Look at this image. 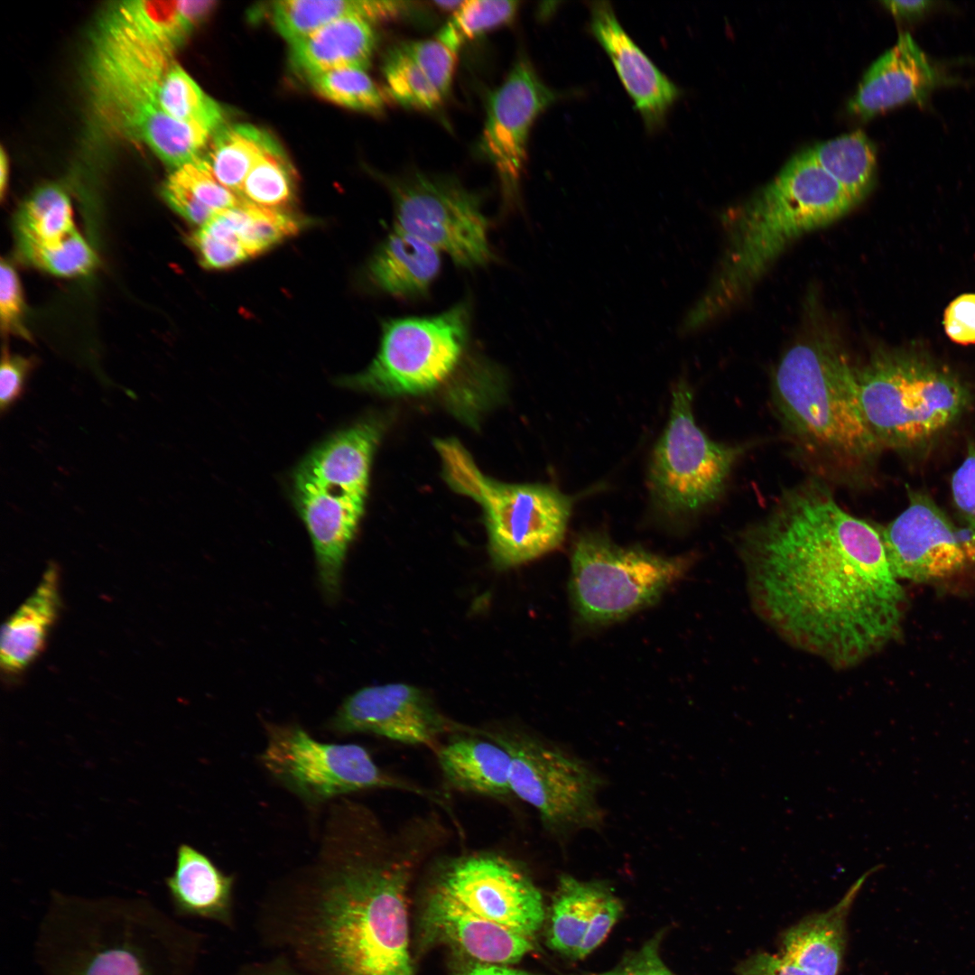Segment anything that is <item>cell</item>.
Here are the masks:
<instances>
[{
    "label": "cell",
    "instance_id": "obj_21",
    "mask_svg": "<svg viewBox=\"0 0 975 975\" xmlns=\"http://www.w3.org/2000/svg\"><path fill=\"white\" fill-rule=\"evenodd\" d=\"M590 29L613 62L645 127L649 131L659 128L680 97L677 86L627 34L609 3L590 5Z\"/></svg>",
    "mask_w": 975,
    "mask_h": 975
},
{
    "label": "cell",
    "instance_id": "obj_24",
    "mask_svg": "<svg viewBox=\"0 0 975 975\" xmlns=\"http://www.w3.org/2000/svg\"><path fill=\"white\" fill-rule=\"evenodd\" d=\"M61 608L60 571L48 564L32 594L4 624L0 664L4 673L15 676L39 656Z\"/></svg>",
    "mask_w": 975,
    "mask_h": 975
},
{
    "label": "cell",
    "instance_id": "obj_47",
    "mask_svg": "<svg viewBox=\"0 0 975 975\" xmlns=\"http://www.w3.org/2000/svg\"><path fill=\"white\" fill-rule=\"evenodd\" d=\"M32 358L3 351L0 367V413H8L22 399L28 377L34 367Z\"/></svg>",
    "mask_w": 975,
    "mask_h": 975
},
{
    "label": "cell",
    "instance_id": "obj_53",
    "mask_svg": "<svg viewBox=\"0 0 975 975\" xmlns=\"http://www.w3.org/2000/svg\"><path fill=\"white\" fill-rule=\"evenodd\" d=\"M882 4L897 18L904 20H915L923 16L933 5L934 2L929 0H895L883 1Z\"/></svg>",
    "mask_w": 975,
    "mask_h": 975
},
{
    "label": "cell",
    "instance_id": "obj_44",
    "mask_svg": "<svg viewBox=\"0 0 975 975\" xmlns=\"http://www.w3.org/2000/svg\"><path fill=\"white\" fill-rule=\"evenodd\" d=\"M398 45L446 98L454 77L457 53L437 39L407 41Z\"/></svg>",
    "mask_w": 975,
    "mask_h": 975
},
{
    "label": "cell",
    "instance_id": "obj_55",
    "mask_svg": "<svg viewBox=\"0 0 975 975\" xmlns=\"http://www.w3.org/2000/svg\"><path fill=\"white\" fill-rule=\"evenodd\" d=\"M8 173H9L8 158H7V155H6L5 152L4 151V149H2L1 156H0V190H1V196H4L5 190V187L7 185Z\"/></svg>",
    "mask_w": 975,
    "mask_h": 975
},
{
    "label": "cell",
    "instance_id": "obj_1",
    "mask_svg": "<svg viewBox=\"0 0 975 975\" xmlns=\"http://www.w3.org/2000/svg\"><path fill=\"white\" fill-rule=\"evenodd\" d=\"M738 552L753 610L793 647L850 669L897 636L906 599L880 528L823 484L783 493L744 530Z\"/></svg>",
    "mask_w": 975,
    "mask_h": 975
},
{
    "label": "cell",
    "instance_id": "obj_52",
    "mask_svg": "<svg viewBox=\"0 0 975 975\" xmlns=\"http://www.w3.org/2000/svg\"><path fill=\"white\" fill-rule=\"evenodd\" d=\"M737 975H812L796 964L766 952H758L740 961Z\"/></svg>",
    "mask_w": 975,
    "mask_h": 975
},
{
    "label": "cell",
    "instance_id": "obj_25",
    "mask_svg": "<svg viewBox=\"0 0 975 975\" xmlns=\"http://www.w3.org/2000/svg\"><path fill=\"white\" fill-rule=\"evenodd\" d=\"M474 732L455 733L436 750L444 779L463 793L494 798L512 794L508 751L488 737L484 739L471 735Z\"/></svg>",
    "mask_w": 975,
    "mask_h": 975
},
{
    "label": "cell",
    "instance_id": "obj_22",
    "mask_svg": "<svg viewBox=\"0 0 975 975\" xmlns=\"http://www.w3.org/2000/svg\"><path fill=\"white\" fill-rule=\"evenodd\" d=\"M425 917L432 931L485 964H511L534 948L532 939L480 916L433 887Z\"/></svg>",
    "mask_w": 975,
    "mask_h": 975
},
{
    "label": "cell",
    "instance_id": "obj_37",
    "mask_svg": "<svg viewBox=\"0 0 975 975\" xmlns=\"http://www.w3.org/2000/svg\"><path fill=\"white\" fill-rule=\"evenodd\" d=\"M517 9V1H462L441 28L436 39L457 53L468 42L510 22Z\"/></svg>",
    "mask_w": 975,
    "mask_h": 975
},
{
    "label": "cell",
    "instance_id": "obj_35",
    "mask_svg": "<svg viewBox=\"0 0 975 975\" xmlns=\"http://www.w3.org/2000/svg\"><path fill=\"white\" fill-rule=\"evenodd\" d=\"M160 102L163 112L174 120L199 124L213 134L224 125L220 105L177 61L163 79Z\"/></svg>",
    "mask_w": 975,
    "mask_h": 975
},
{
    "label": "cell",
    "instance_id": "obj_10",
    "mask_svg": "<svg viewBox=\"0 0 975 975\" xmlns=\"http://www.w3.org/2000/svg\"><path fill=\"white\" fill-rule=\"evenodd\" d=\"M692 560L619 546L600 533L584 534L571 553L569 592L574 612L590 627L622 620L655 603L685 574Z\"/></svg>",
    "mask_w": 975,
    "mask_h": 975
},
{
    "label": "cell",
    "instance_id": "obj_19",
    "mask_svg": "<svg viewBox=\"0 0 975 975\" xmlns=\"http://www.w3.org/2000/svg\"><path fill=\"white\" fill-rule=\"evenodd\" d=\"M329 728L427 747L436 746L442 735L472 730L446 718L423 691L401 682L365 687L349 695Z\"/></svg>",
    "mask_w": 975,
    "mask_h": 975
},
{
    "label": "cell",
    "instance_id": "obj_36",
    "mask_svg": "<svg viewBox=\"0 0 975 975\" xmlns=\"http://www.w3.org/2000/svg\"><path fill=\"white\" fill-rule=\"evenodd\" d=\"M295 194L294 174L280 145L275 143L253 166L238 196L249 203L282 209Z\"/></svg>",
    "mask_w": 975,
    "mask_h": 975
},
{
    "label": "cell",
    "instance_id": "obj_9",
    "mask_svg": "<svg viewBox=\"0 0 975 975\" xmlns=\"http://www.w3.org/2000/svg\"><path fill=\"white\" fill-rule=\"evenodd\" d=\"M443 477L458 493L483 509L493 564L515 567L536 559L562 542L574 498L552 486L506 484L485 476L454 439L434 441Z\"/></svg>",
    "mask_w": 975,
    "mask_h": 975
},
{
    "label": "cell",
    "instance_id": "obj_30",
    "mask_svg": "<svg viewBox=\"0 0 975 975\" xmlns=\"http://www.w3.org/2000/svg\"><path fill=\"white\" fill-rule=\"evenodd\" d=\"M608 884L559 877L548 914V947L572 960L585 935L595 906Z\"/></svg>",
    "mask_w": 975,
    "mask_h": 975
},
{
    "label": "cell",
    "instance_id": "obj_46",
    "mask_svg": "<svg viewBox=\"0 0 975 975\" xmlns=\"http://www.w3.org/2000/svg\"><path fill=\"white\" fill-rule=\"evenodd\" d=\"M663 934V932L655 933L639 949L627 953L614 968L589 975H677L661 957Z\"/></svg>",
    "mask_w": 975,
    "mask_h": 975
},
{
    "label": "cell",
    "instance_id": "obj_16",
    "mask_svg": "<svg viewBox=\"0 0 975 975\" xmlns=\"http://www.w3.org/2000/svg\"><path fill=\"white\" fill-rule=\"evenodd\" d=\"M445 859L433 887L480 916L534 938L546 917L543 896L518 863L488 852Z\"/></svg>",
    "mask_w": 975,
    "mask_h": 975
},
{
    "label": "cell",
    "instance_id": "obj_28",
    "mask_svg": "<svg viewBox=\"0 0 975 975\" xmlns=\"http://www.w3.org/2000/svg\"><path fill=\"white\" fill-rule=\"evenodd\" d=\"M441 255L425 241L395 228L370 259L368 278L391 296L423 295L439 275Z\"/></svg>",
    "mask_w": 975,
    "mask_h": 975
},
{
    "label": "cell",
    "instance_id": "obj_42",
    "mask_svg": "<svg viewBox=\"0 0 975 975\" xmlns=\"http://www.w3.org/2000/svg\"><path fill=\"white\" fill-rule=\"evenodd\" d=\"M21 254L32 265L60 276L85 274L96 264L92 248L78 230L55 246L27 249Z\"/></svg>",
    "mask_w": 975,
    "mask_h": 975
},
{
    "label": "cell",
    "instance_id": "obj_31",
    "mask_svg": "<svg viewBox=\"0 0 975 975\" xmlns=\"http://www.w3.org/2000/svg\"><path fill=\"white\" fill-rule=\"evenodd\" d=\"M215 1H122L111 9L148 38L174 51L213 10Z\"/></svg>",
    "mask_w": 975,
    "mask_h": 975
},
{
    "label": "cell",
    "instance_id": "obj_7",
    "mask_svg": "<svg viewBox=\"0 0 975 975\" xmlns=\"http://www.w3.org/2000/svg\"><path fill=\"white\" fill-rule=\"evenodd\" d=\"M384 424L368 419L345 429L311 451L293 474L295 506L311 536L320 583L338 599L342 568L368 491L370 466Z\"/></svg>",
    "mask_w": 975,
    "mask_h": 975
},
{
    "label": "cell",
    "instance_id": "obj_12",
    "mask_svg": "<svg viewBox=\"0 0 975 975\" xmlns=\"http://www.w3.org/2000/svg\"><path fill=\"white\" fill-rule=\"evenodd\" d=\"M266 732L262 766L307 804L374 789L413 793L442 804L437 794L383 770L360 745L321 742L297 725L268 723Z\"/></svg>",
    "mask_w": 975,
    "mask_h": 975
},
{
    "label": "cell",
    "instance_id": "obj_26",
    "mask_svg": "<svg viewBox=\"0 0 975 975\" xmlns=\"http://www.w3.org/2000/svg\"><path fill=\"white\" fill-rule=\"evenodd\" d=\"M376 44L369 22L358 16L333 21L290 43V60L307 79L334 70H367Z\"/></svg>",
    "mask_w": 975,
    "mask_h": 975
},
{
    "label": "cell",
    "instance_id": "obj_8",
    "mask_svg": "<svg viewBox=\"0 0 975 975\" xmlns=\"http://www.w3.org/2000/svg\"><path fill=\"white\" fill-rule=\"evenodd\" d=\"M856 376L865 421L881 449L924 444L959 419L972 397L952 370L910 349L880 348Z\"/></svg>",
    "mask_w": 975,
    "mask_h": 975
},
{
    "label": "cell",
    "instance_id": "obj_38",
    "mask_svg": "<svg viewBox=\"0 0 975 975\" xmlns=\"http://www.w3.org/2000/svg\"><path fill=\"white\" fill-rule=\"evenodd\" d=\"M303 226V220L283 209L245 200L238 206V236L249 258L295 236Z\"/></svg>",
    "mask_w": 975,
    "mask_h": 975
},
{
    "label": "cell",
    "instance_id": "obj_34",
    "mask_svg": "<svg viewBox=\"0 0 975 975\" xmlns=\"http://www.w3.org/2000/svg\"><path fill=\"white\" fill-rule=\"evenodd\" d=\"M15 231L20 251L55 246L77 231L70 200L60 187L36 190L22 205Z\"/></svg>",
    "mask_w": 975,
    "mask_h": 975
},
{
    "label": "cell",
    "instance_id": "obj_11",
    "mask_svg": "<svg viewBox=\"0 0 975 975\" xmlns=\"http://www.w3.org/2000/svg\"><path fill=\"white\" fill-rule=\"evenodd\" d=\"M469 310L459 303L436 315L384 322L378 351L368 367L339 380L346 387L381 395H416L441 385L457 368L469 339Z\"/></svg>",
    "mask_w": 975,
    "mask_h": 975
},
{
    "label": "cell",
    "instance_id": "obj_20",
    "mask_svg": "<svg viewBox=\"0 0 975 975\" xmlns=\"http://www.w3.org/2000/svg\"><path fill=\"white\" fill-rule=\"evenodd\" d=\"M957 81L925 54L909 32H903L867 70L848 108L867 119L908 102L924 106L935 88Z\"/></svg>",
    "mask_w": 975,
    "mask_h": 975
},
{
    "label": "cell",
    "instance_id": "obj_4",
    "mask_svg": "<svg viewBox=\"0 0 975 975\" xmlns=\"http://www.w3.org/2000/svg\"><path fill=\"white\" fill-rule=\"evenodd\" d=\"M183 931L143 898L51 895L36 936L44 975H183Z\"/></svg>",
    "mask_w": 975,
    "mask_h": 975
},
{
    "label": "cell",
    "instance_id": "obj_40",
    "mask_svg": "<svg viewBox=\"0 0 975 975\" xmlns=\"http://www.w3.org/2000/svg\"><path fill=\"white\" fill-rule=\"evenodd\" d=\"M383 75L387 93L403 107L433 110L445 98L398 44L386 53Z\"/></svg>",
    "mask_w": 975,
    "mask_h": 975
},
{
    "label": "cell",
    "instance_id": "obj_14",
    "mask_svg": "<svg viewBox=\"0 0 975 975\" xmlns=\"http://www.w3.org/2000/svg\"><path fill=\"white\" fill-rule=\"evenodd\" d=\"M692 392L679 381L672 391L666 427L650 459L648 486L655 504L671 515L695 513L722 494L741 446L710 440L692 413Z\"/></svg>",
    "mask_w": 975,
    "mask_h": 975
},
{
    "label": "cell",
    "instance_id": "obj_39",
    "mask_svg": "<svg viewBox=\"0 0 975 975\" xmlns=\"http://www.w3.org/2000/svg\"><path fill=\"white\" fill-rule=\"evenodd\" d=\"M236 207L215 212L191 235L202 266L226 269L249 259L238 236Z\"/></svg>",
    "mask_w": 975,
    "mask_h": 975
},
{
    "label": "cell",
    "instance_id": "obj_29",
    "mask_svg": "<svg viewBox=\"0 0 975 975\" xmlns=\"http://www.w3.org/2000/svg\"><path fill=\"white\" fill-rule=\"evenodd\" d=\"M406 13L404 1L286 0L273 3L271 21L279 34L292 43L342 17L358 16L372 23Z\"/></svg>",
    "mask_w": 975,
    "mask_h": 975
},
{
    "label": "cell",
    "instance_id": "obj_32",
    "mask_svg": "<svg viewBox=\"0 0 975 975\" xmlns=\"http://www.w3.org/2000/svg\"><path fill=\"white\" fill-rule=\"evenodd\" d=\"M808 151L857 205L872 190L876 178L877 152L874 144L863 131L857 130L817 143Z\"/></svg>",
    "mask_w": 975,
    "mask_h": 975
},
{
    "label": "cell",
    "instance_id": "obj_27",
    "mask_svg": "<svg viewBox=\"0 0 975 975\" xmlns=\"http://www.w3.org/2000/svg\"><path fill=\"white\" fill-rule=\"evenodd\" d=\"M234 878L222 872L203 852L181 843L165 885L181 915L224 921L229 917Z\"/></svg>",
    "mask_w": 975,
    "mask_h": 975
},
{
    "label": "cell",
    "instance_id": "obj_33",
    "mask_svg": "<svg viewBox=\"0 0 975 975\" xmlns=\"http://www.w3.org/2000/svg\"><path fill=\"white\" fill-rule=\"evenodd\" d=\"M275 143L252 125H224L212 135L203 159L215 178L238 195L253 166Z\"/></svg>",
    "mask_w": 975,
    "mask_h": 975
},
{
    "label": "cell",
    "instance_id": "obj_49",
    "mask_svg": "<svg viewBox=\"0 0 975 975\" xmlns=\"http://www.w3.org/2000/svg\"><path fill=\"white\" fill-rule=\"evenodd\" d=\"M942 323L953 342L975 344V293H963L952 301L944 311Z\"/></svg>",
    "mask_w": 975,
    "mask_h": 975
},
{
    "label": "cell",
    "instance_id": "obj_15",
    "mask_svg": "<svg viewBox=\"0 0 975 975\" xmlns=\"http://www.w3.org/2000/svg\"><path fill=\"white\" fill-rule=\"evenodd\" d=\"M395 228L448 255L458 265L492 260L488 221L478 197L454 180L412 172L388 181Z\"/></svg>",
    "mask_w": 975,
    "mask_h": 975
},
{
    "label": "cell",
    "instance_id": "obj_17",
    "mask_svg": "<svg viewBox=\"0 0 975 975\" xmlns=\"http://www.w3.org/2000/svg\"><path fill=\"white\" fill-rule=\"evenodd\" d=\"M561 96L541 80L523 56L488 95L478 151L494 168L506 204L518 197L532 125Z\"/></svg>",
    "mask_w": 975,
    "mask_h": 975
},
{
    "label": "cell",
    "instance_id": "obj_6",
    "mask_svg": "<svg viewBox=\"0 0 975 975\" xmlns=\"http://www.w3.org/2000/svg\"><path fill=\"white\" fill-rule=\"evenodd\" d=\"M773 401L796 450L827 472L859 478L881 450L861 410L856 368L823 336L800 341L782 357Z\"/></svg>",
    "mask_w": 975,
    "mask_h": 975
},
{
    "label": "cell",
    "instance_id": "obj_3",
    "mask_svg": "<svg viewBox=\"0 0 975 975\" xmlns=\"http://www.w3.org/2000/svg\"><path fill=\"white\" fill-rule=\"evenodd\" d=\"M856 205L808 149L794 155L773 180L724 215V254L683 330L698 329L734 307L792 243Z\"/></svg>",
    "mask_w": 975,
    "mask_h": 975
},
{
    "label": "cell",
    "instance_id": "obj_54",
    "mask_svg": "<svg viewBox=\"0 0 975 975\" xmlns=\"http://www.w3.org/2000/svg\"><path fill=\"white\" fill-rule=\"evenodd\" d=\"M462 975H534L505 965L483 964L468 970Z\"/></svg>",
    "mask_w": 975,
    "mask_h": 975
},
{
    "label": "cell",
    "instance_id": "obj_13",
    "mask_svg": "<svg viewBox=\"0 0 975 975\" xmlns=\"http://www.w3.org/2000/svg\"><path fill=\"white\" fill-rule=\"evenodd\" d=\"M487 736L509 753L512 794L537 812L548 831L566 838L582 830H599L603 779L585 761L530 735Z\"/></svg>",
    "mask_w": 975,
    "mask_h": 975
},
{
    "label": "cell",
    "instance_id": "obj_5",
    "mask_svg": "<svg viewBox=\"0 0 975 975\" xmlns=\"http://www.w3.org/2000/svg\"><path fill=\"white\" fill-rule=\"evenodd\" d=\"M175 51L144 36L109 7L91 34L86 60L89 102L111 134L142 143L173 169L201 156L213 133L168 116L160 102Z\"/></svg>",
    "mask_w": 975,
    "mask_h": 975
},
{
    "label": "cell",
    "instance_id": "obj_48",
    "mask_svg": "<svg viewBox=\"0 0 975 975\" xmlns=\"http://www.w3.org/2000/svg\"><path fill=\"white\" fill-rule=\"evenodd\" d=\"M0 274V312L2 329L6 332L26 336L21 319L23 313V296L18 276L14 268L1 261Z\"/></svg>",
    "mask_w": 975,
    "mask_h": 975
},
{
    "label": "cell",
    "instance_id": "obj_43",
    "mask_svg": "<svg viewBox=\"0 0 975 975\" xmlns=\"http://www.w3.org/2000/svg\"><path fill=\"white\" fill-rule=\"evenodd\" d=\"M169 178L189 190L214 212L234 208L243 201L215 178L202 156L173 169Z\"/></svg>",
    "mask_w": 975,
    "mask_h": 975
},
{
    "label": "cell",
    "instance_id": "obj_41",
    "mask_svg": "<svg viewBox=\"0 0 975 975\" xmlns=\"http://www.w3.org/2000/svg\"><path fill=\"white\" fill-rule=\"evenodd\" d=\"M324 98L340 106L370 113L383 110L385 97L365 70L339 69L308 79Z\"/></svg>",
    "mask_w": 975,
    "mask_h": 975
},
{
    "label": "cell",
    "instance_id": "obj_23",
    "mask_svg": "<svg viewBox=\"0 0 975 975\" xmlns=\"http://www.w3.org/2000/svg\"><path fill=\"white\" fill-rule=\"evenodd\" d=\"M875 866L849 888L830 909L803 918L781 935L782 956L812 975H839L847 943V919Z\"/></svg>",
    "mask_w": 975,
    "mask_h": 975
},
{
    "label": "cell",
    "instance_id": "obj_18",
    "mask_svg": "<svg viewBox=\"0 0 975 975\" xmlns=\"http://www.w3.org/2000/svg\"><path fill=\"white\" fill-rule=\"evenodd\" d=\"M880 532L898 580L935 581L975 563V530L957 526L925 495L911 493L907 507Z\"/></svg>",
    "mask_w": 975,
    "mask_h": 975
},
{
    "label": "cell",
    "instance_id": "obj_45",
    "mask_svg": "<svg viewBox=\"0 0 975 975\" xmlns=\"http://www.w3.org/2000/svg\"><path fill=\"white\" fill-rule=\"evenodd\" d=\"M623 913V904L609 886L599 899L574 960H583L606 939Z\"/></svg>",
    "mask_w": 975,
    "mask_h": 975
},
{
    "label": "cell",
    "instance_id": "obj_50",
    "mask_svg": "<svg viewBox=\"0 0 975 975\" xmlns=\"http://www.w3.org/2000/svg\"><path fill=\"white\" fill-rule=\"evenodd\" d=\"M954 503L968 526L975 530V445H970L961 465L952 478Z\"/></svg>",
    "mask_w": 975,
    "mask_h": 975
},
{
    "label": "cell",
    "instance_id": "obj_51",
    "mask_svg": "<svg viewBox=\"0 0 975 975\" xmlns=\"http://www.w3.org/2000/svg\"><path fill=\"white\" fill-rule=\"evenodd\" d=\"M162 194L175 211L199 227L204 225L215 213L200 202L189 190L169 177L162 188Z\"/></svg>",
    "mask_w": 975,
    "mask_h": 975
},
{
    "label": "cell",
    "instance_id": "obj_2",
    "mask_svg": "<svg viewBox=\"0 0 975 975\" xmlns=\"http://www.w3.org/2000/svg\"><path fill=\"white\" fill-rule=\"evenodd\" d=\"M421 848L397 846L346 797L330 805L310 872L315 938L333 975H413L406 891Z\"/></svg>",
    "mask_w": 975,
    "mask_h": 975
}]
</instances>
